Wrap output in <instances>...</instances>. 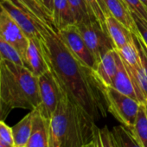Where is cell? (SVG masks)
I'll list each match as a JSON object with an SVG mask.
<instances>
[{
    "mask_svg": "<svg viewBox=\"0 0 147 147\" xmlns=\"http://www.w3.org/2000/svg\"><path fill=\"white\" fill-rule=\"evenodd\" d=\"M10 1L35 18L55 28L51 15L42 6L39 0H10Z\"/></svg>",
    "mask_w": 147,
    "mask_h": 147,
    "instance_id": "18",
    "label": "cell"
},
{
    "mask_svg": "<svg viewBox=\"0 0 147 147\" xmlns=\"http://www.w3.org/2000/svg\"><path fill=\"white\" fill-rule=\"evenodd\" d=\"M24 67L30 69L36 77L49 70L41 39L29 38V44L24 59Z\"/></svg>",
    "mask_w": 147,
    "mask_h": 147,
    "instance_id": "11",
    "label": "cell"
},
{
    "mask_svg": "<svg viewBox=\"0 0 147 147\" xmlns=\"http://www.w3.org/2000/svg\"><path fill=\"white\" fill-rule=\"evenodd\" d=\"M0 36L10 42L19 52L24 61L29 44V38L9 14L1 8H0Z\"/></svg>",
    "mask_w": 147,
    "mask_h": 147,
    "instance_id": "8",
    "label": "cell"
},
{
    "mask_svg": "<svg viewBox=\"0 0 147 147\" xmlns=\"http://www.w3.org/2000/svg\"><path fill=\"white\" fill-rule=\"evenodd\" d=\"M10 112H11V110L6 107V105L5 104V102L2 99L1 85H0V120H5V119L7 118Z\"/></svg>",
    "mask_w": 147,
    "mask_h": 147,
    "instance_id": "30",
    "label": "cell"
},
{
    "mask_svg": "<svg viewBox=\"0 0 147 147\" xmlns=\"http://www.w3.org/2000/svg\"><path fill=\"white\" fill-rule=\"evenodd\" d=\"M41 104L37 109L47 119H50L61 98L62 92L50 70L38 77Z\"/></svg>",
    "mask_w": 147,
    "mask_h": 147,
    "instance_id": "7",
    "label": "cell"
},
{
    "mask_svg": "<svg viewBox=\"0 0 147 147\" xmlns=\"http://www.w3.org/2000/svg\"><path fill=\"white\" fill-rule=\"evenodd\" d=\"M106 27L116 49H119L132 40L131 31L111 14L106 17Z\"/></svg>",
    "mask_w": 147,
    "mask_h": 147,
    "instance_id": "17",
    "label": "cell"
},
{
    "mask_svg": "<svg viewBox=\"0 0 147 147\" xmlns=\"http://www.w3.org/2000/svg\"><path fill=\"white\" fill-rule=\"evenodd\" d=\"M76 24L97 63L107 52L116 49L107 30L98 20Z\"/></svg>",
    "mask_w": 147,
    "mask_h": 147,
    "instance_id": "5",
    "label": "cell"
},
{
    "mask_svg": "<svg viewBox=\"0 0 147 147\" xmlns=\"http://www.w3.org/2000/svg\"><path fill=\"white\" fill-rule=\"evenodd\" d=\"M144 105H145V110H146V113H147V102L144 103Z\"/></svg>",
    "mask_w": 147,
    "mask_h": 147,
    "instance_id": "35",
    "label": "cell"
},
{
    "mask_svg": "<svg viewBox=\"0 0 147 147\" xmlns=\"http://www.w3.org/2000/svg\"><path fill=\"white\" fill-rule=\"evenodd\" d=\"M107 111L125 127L130 130L135 123L140 103L117 91L112 87L103 86Z\"/></svg>",
    "mask_w": 147,
    "mask_h": 147,
    "instance_id": "4",
    "label": "cell"
},
{
    "mask_svg": "<svg viewBox=\"0 0 147 147\" xmlns=\"http://www.w3.org/2000/svg\"><path fill=\"white\" fill-rule=\"evenodd\" d=\"M95 125V121L62 92L49 119V147H82L94 139Z\"/></svg>",
    "mask_w": 147,
    "mask_h": 147,
    "instance_id": "2",
    "label": "cell"
},
{
    "mask_svg": "<svg viewBox=\"0 0 147 147\" xmlns=\"http://www.w3.org/2000/svg\"><path fill=\"white\" fill-rule=\"evenodd\" d=\"M33 110L26 114L19 122L11 127L15 147H25L32 130Z\"/></svg>",
    "mask_w": 147,
    "mask_h": 147,
    "instance_id": "19",
    "label": "cell"
},
{
    "mask_svg": "<svg viewBox=\"0 0 147 147\" xmlns=\"http://www.w3.org/2000/svg\"><path fill=\"white\" fill-rule=\"evenodd\" d=\"M93 71L95 78L102 86L112 87L117 72V49L107 52Z\"/></svg>",
    "mask_w": 147,
    "mask_h": 147,
    "instance_id": "15",
    "label": "cell"
},
{
    "mask_svg": "<svg viewBox=\"0 0 147 147\" xmlns=\"http://www.w3.org/2000/svg\"><path fill=\"white\" fill-rule=\"evenodd\" d=\"M132 14V18L134 19V22L136 24V26L138 28V33H139V36L141 37V39L143 40V42H144L145 46L147 47V22L144 19H142L141 18L138 17L137 15Z\"/></svg>",
    "mask_w": 147,
    "mask_h": 147,
    "instance_id": "29",
    "label": "cell"
},
{
    "mask_svg": "<svg viewBox=\"0 0 147 147\" xmlns=\"http://www.w3.org/2000/svg\"><path fill=\"white\" fill-rule=\"evenodd\" d=\"M39 30L49 70L61 90L94 121L106 118L108 111L103 86L95 78L93 69L70 53L55 28L40 23Z\"/></svg>",
    "mask_w": 147,
    "mask_h": 147,
    "instance_id": "1",
    "label": "cell"
},
{
    "mask_svg": "<svg viewBox=\"0 0 147 147\" xmlns=\"http://www.w3.org/2000/svg\"><path fill=\"white\" fill-rule=\"evenodd\" d=\"M58 33L70 53L82 64L93 70L95 68L97 62L88 49L76 24L67 26L59 30Z\"/></svg>",
    "mask_w": 147,
    "mask_h": 147,
    "instance_id": "6",
    "label": "cell"
},
{
    "mask_svg": "<svg viewBox=\"0 0 147 147\" xmlns=\"http://www.w3.org/2000/svg\"><path fill=\"white\" fill-rule=\"evenodd\" d=\"M94 140L95 142L96 147H117L112 130H110L107 125L102 128L94 126Z\"/></svg>",
    "mask_w": 147,
    "mask_h": 147,
    "instance_id": "25",
    "label": "cell"
},
{
    "mask_svg": "<svg viewBox=\"0 0 147 147\" xmlns=\"http://www.w3.org/2000/svg\"><path fill=\"white\" fill-rule=\"evenodd\" d=\"M117 147H141L133 138L130 131L124 125H116L112 130Z\"/></svg>",
    "mask_w": 147,
    "mask_h": 147,
    "instance_id": "23",
    "label": "cell"
},
{
    "mask_svg": "<svg viewBox=\"0 0 147 147\" xmlns=\"http://www.w3.org/2000/svg\"><path fill=\"white\" fill-rule=\"evenodd\" d=\"M52 20L57 31L76 24L67 0H54Z\"/></svg>",
    "mask_w": 147,
    "mask_h": 147,
    "instance_id": "16",
    "label": "cell"
},
{
    "mask_svg": "<svg viewBox=\"0 0 147 147\" xmlns=\"http://www.w3.org/2000/svg\"><path fill=\"white\" fill-rule=\"evenodd\" d=\"M0 8L9 14V16L18 24L28 38H42L39 24L43 22L35 18L29 13L21 10L12 4L10 0H0Z\"/></svg>",
    "mask_w": 147,
    "mask_h": 147,
    "instance_id": "10",
    "label": "cell"
},
{
    "mask_svg": "<svg viewBox=\"0 0 147 147\" xmlns=\"http://www.w3.org/2000/svg\"><path fill=\"white\" fill-rule=\"evenodd\" d=\"M0 61H9L16 64L24 66L23 58L19 52L1 36H0Z\"/></svg>",
    "mask_w": 147,
    "mask_h": 147,
    "instance_id": "24",
    "label": "cell"
},
{
    "mask_svg": "<svg viewBox=\"0 0 147 147\" xmlns=\"http://www.w3.org/2000/svg\"><path fill=\"white\" fill-rule=\"evenodd\" d=\"M0 85L2 99L11 111L15 108L31 111L39 107L38 77L26 67L0 61Z\"/></svg>",
    "mask_w": 147,
    "mask_h": 147,
    "instance_id": "3",
    "label": "cell"
},
{
    "mask_svg": "<svg viewBox=\"0 0 147 147\" xmlns=\"http://www.w3.org/2000/svg\"><path fill=\"white\" fill-rule=\"evenodd\" d=\"M40 3L42 5V6L47 10V11L51 15L52 17V11H53V4L54 0H39Z\"/></svg>",
    "mask_w": 147,
    "mask_h": 147,
    "instance_id": "31",
    "label": "cell"
},
{
    "mask_svg": "<svg viewBox=\"0 0 147 147\" xmlns=\"http://www.w3.org/2000/svg\"><path fill=\"white\" fill-rule=\"evenodd\" d=\"M131 34L139 55V67L137 70H132L125 65V66L132 77L136 80L139 88L147 100V47L139 36V33L135 34L131 32Z\"/></svg>",
    "mask_w": 147,
    "mask_h": 147,
    "instance_id": "14",
    "label": "cell"
},
{
    "mask_svg": "<svg viewBox=\"0 0 147 147\" xmlns=\"http://www.w3.org/2000/svg\"><path fill=\"white\" fill-rule=\"evenodd\" d=\"M0 147H7V146H5V145L2 143L1 139H0Z\"/></svg>",
    "mask_w": 147,
    "mask_h": 147,
    "instance_id": "34",
    "label": "cell"
},
{
    "mask_svg": "<svg viewBox=\"0 0 147 147\" xmlns=\"http://www.w3.org/2000/svg\"><path fill=\"white\" fill-rule=\"evenodd\" d=\"M100 1L104 6L106 17L107 15L111 14L132 33H138L131 11L124 0H100Z\"/></svg>",
    "mask_w": 147,
    "mask_h": 147,
    "instance_id": "13",
    "label": "cell"
},
{
    "mask_svg": "<svg viewBox=\"0 0 147 147\" xmlns=\"http://www.w3.org/2000/svg\"><path fill=\"white\" fill-rule=\"evenodd\" d=\"M124 64L132 70H137L139 67V55L133 39L119 49H116Z\"/></svg>",
    "mask_w": 147,
    "mask_h": 147,
    "instance_id": "21",
    "label": "cell"
},
{
    "mask_svg": "<svg viewBox=\"0 0 147 147\" xmlns=\"http://www.w3.org/2000/svg\"><path fill=\"white\" fill-rule=\"evenodd\" d=\"M0 139L7 147H15L11 127L7 125L5 120H0Z\"/></svg>",
    "mask_w": 147,
    "mask_h": 147,
    "instance_id": "27",
    "label": "cell"
},
{
    "mask_svg": "<svg viewBox=\"0 0 147 147\" xmlns=\"http://www.w3.org/2000/svg\"><path fill=\"white\" fill-rule=\"evenodd\" d=\"M76 18V24L88 23L96 19L91 13L85 0H67ZM97 20V19H96Z\"/></svg>",
    "mask_w": 147,
    "mask_h": 147,
    "instance_id": "22",
    "label": "cell"
},
{
    "mask_svg": "<svg viewBox=\"0 0 147 147\" xmlns=\"http://www.w3.org/2000/svg\"><path fill=\"white\" fill-rule=\"evenodd\" d=\"M140 1H141V3L145 6V8L147 9V0H140Z\"/></svg>",
    "mask_w": 147,
    "mask_h": 147,
    "instance_id": "33",
    "label": "cell"
},
{
    "mask_svg": "<svg viewBox=\"0 0 147 147\" xmlns=\"http://www.w3.org/2000/svg\"><path fill=\"white\" fill-rule=\"evenodd\" d=\"M82 147H96V144H95V142H94V140L93 139V140H91L89 143H88V144H84Z\"/></svg>",
    "mask_w": 147,
    "mask_h": 147,
    "instance_id": "32",
    "label": "cell"
},
{
    "mask_svg": "<svg viewBox=\"0 0 147 147\" xmlns=\"http://www.w3.org/2000/svg\"><path fill=\"white\" fill-rule=\"evenodd\" d=\"M25 147H49V119L39 110H33L32 130Z\"/></svg>",
    "mask_w": 147,
    "mask_h": 147,
    "instance_id": "12",
    "label": "cell"
},
{
    "mask_svg": "<svg viewBox=\"0 0 147 147\" xmlns=\"http://www.w3.org/2000/svg\"><path fill=\"white\" fill-rule=\"evenodd\" d=\"M131 13L137 15L147 22V9L140 0H124Z\"/></svg>",
    "mask_w": 147,
    "mask_h": 147,
    "instance_id": "28",
    "label": "cell"
},
{
    "mask_svg": "<svg viewBox=\"0 0 147 147\" xmlns=\"http://www.w3.org/2000/svg\"><path fill=\"white\" fill-rule=\"evenodd\" d=\"M112 88L117 91L136 100L140 104L147 102L146 98L139 88L136 80L127 70L117 51V72L113 79Z\"/></svg>",
    "mask_w": 147,
    "mask_h": 147,
    "instance_id": "9",
    "label": "cell"
},
{
    "mask_svg": "<svg viewBox=\"0 0 147 147\" xmlns=\"http://www.w3.org/2000/svg\"><path fill=\"white\" fill-rule=\"evenodd\" d=\"M129 131L141 147H147V113L144 104H140L134 125Z\"/></svg>",
    "mask_w": 147,
    "mask_h": 147,
    "instance_id": "20",
    "label": "cell"
},
{
    "mask_svg": "<svg viewBox=\"0 0 147 147\" xmlns=\"http://www.w3.org/2000/svg\"><path fill=\"white\" fill-rule=\"evenodd\" d=\"M91 13L99 21L100 25L107 29L106 27V13L104 6L100 0H85Z\"/></svg>",
    "mask_w": 147,
    "mask_h": 147,
    "instance_id": "26",
    "label": "cell"
}]
</instances>
